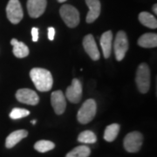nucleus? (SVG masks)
Listing matches in <instances>:
<instances>
[{"label": "nucleus", "instance_id": "nucleus-11", "mask_svg": "<svg viewBox=\"0 0 157 157\" xmlns=\"http://www.w3.org/2000/svg\"><path fill=\"white\" fill-rule=\"evenodd\" d=\"M51 103L53 107L54 112L57 114H62L66 110L67 107V101H66V97L63 94L62 91L58 90L52 94L51 95Z\"/></svg>", "mask_w": 157, "mask_h": 157}, {"label": "nucleus", "instance_id": "nucleus-3", "mask_svg": "<svg viewBox=\"0 0 157 157\" xmlns=\"http://www.w3.org/2000/svg\"><path fill=\"white\" fill-rule=\"evenodd\" d=\"M97 106L96 102L93 99L86 100L78 110L77 120L81 124H87L90 122L96 114Z\"/></svg>", "mask_w": 157, "mask_h": 157}, {"label": "nucleus", "instance_id": "nucleus-22", "mask_svg": "<svg viewBox=\"0 0 157 157\" xmlns=\"http://www.w3.org/2000/svg\"><path fill=\"white\" fill-rule=\"evenodd\" d=\"M55 147V144L50 140H39L34 144V148L39 153H45L53 149Z\"/></svg>", "mask_w": 157, "mask_h": 157}, {"label": "nucleus", "instance_id": "nucleus-28", "mask_svg": "<svg viewBox=\"0 0 157 157\" xmlns=\"http://www.w3.org/2000/svg\"><path fill=\"white\" fill-rule=\"evenodd\" d=\"M36 122H37L36 121H32V123L33 124V125H34V124H36Z\"/></svg>", "mask_w": 157, "mask_h": 157}, {"label": "nucleus", "instance_id": "nucleus-1", "mask_svg": "<svg viewBox=\"0 0 157 157\" xmlns=\"http://www.w3.org/2000/svg\"><path fill=\"white\" fill-rule=\"evenodd\" d=\"M30 77L36 88L40 92H48L52 89L53 78L48 70L44 68H33L30 72Z\"/></svg>", "mask_w": 157, "mask_h": 157}, {"label": "nucleus", "instance_id": "nucleus-4", "mask_svg": "<svg viewBox=\"0 0 157 157\" xmlns=\"http://www.w3.org/2000/svg\"><path fill=\"white\" fill-rule=\"evenodd\" d=\"M60 16L63 21L70 28L76 27L79 23V13L78 10L70 5H64L60 8Z\"/></svg>", "mask_w": 157, "mask_h": 157}, {"label": "nucleus", "instance_id": "nucleus-20", "mask_svg": "<svg viewBox=\"0 0 157 157\" xmlns=\"http://www.w3.org/2000/svg\"><path fill=\"white\" fill-rule=\"evenodd\" d=\"M91 154V149L87 146L81 145L70 151L66 157H88Z\"/></svg>", "mask_w": 157, "mask_h": 157}, {"label": "nucleus", "instance_id": "nucleus-6", "mask_svg": "<svg viewBox=\"0 0 157 157\" xmlns=\"http://www.w3.org/2000/svg\"><path fill=\"white\" fill-rule=\"evenodd\" d=\"M113 49H114V54L116 57V59L118 61H121L128 49V38L123 31H120L116 35L113 44Z\"/></svg>", "mask_w": 157, "mask_h": 157}, {"label": "nucleus", "instance_id": "nucleus-14", "mask_svg": "<svg viewBox=\"0 0 157 157\" xmlns=\"http://www.w3.org/2000/svg\"><path fill=\"white\" fill-rule=\"evenodd\" d=\"M28 135V132L26 130L20 129L12 132L11 134L7 136L6 140V147L7 148H11L15 145H17V143L23 140L24 138H25Z\"/></svg>", "mask_w": 157, "mask_h": 157}, {"label": "nucleus", "instance_id": "nucleus-2", "mask_svg": "<svg viewBox=\"0 0 157 157\" xmlns=\"http://www.w3.org/2000/svg\"><path fill=\"white\" fill-rule=\"evenodd\" d=\"M138 90L141 94H146L150 87V70L148 66L142 63L138 67L135 78Z\"/></svg>", "mask_w": 157, "mask_h": 157}, {"label": "nucleus", "instance_id": "nucleus-19", "mask_svg": "<svg viewBox=\"0 0 157 157\" xmlns=\"http://www.w3.org/2000/svg\"><path fill=\"white\" fill-rule=\"evenodd\" d=\"M120 131V125L117 123H113L107 126L105 132H104V139L108 142H112L116 139Z\"/></svg>", "mask_w": 157, "mask_h": 157}, {"label": "nucleus", "instance_id": "nucleus-5", "mask_svg": "<svg viewBox=\"0 0 157 157\" xmlns=\"http://www.w3.org/2000/svg\"><path fill=\"white\" fill-rule=\"evenodd\" d=\"M143 142V135L140 132L134 131L124 138V148L129 153H136L140 149Z\"/></svg>", "mask_w": 157, "mask_h": 157}, {"label": "nucleus", "instance_id": "nucleus-9", "mask_svg": "<svg viewBox=\"0 0 157 157\" xmlns=\"http://www.w3.org/2000/svg\"><path fill=\"white\" fill-rule=\"evenodd\" d=\"M67 100L72 103H78L82 98V84L77 79L73 78L71 86H69L66 92Z\"/></svg>", "mask_w": 157, "mask_h": 157}, {"label": "nucleus", "instance_id": "nucleus-7", "mask_svg": "<svg viewBox=\"0 0 157 157\" xmlns=\"http://www.w3.org/2000/svg\"><path fill=\"white\" fill-rule=\"evenodd\" d=\"M6 15L10 22L17 25L22 20L23 10L21 4L18 0H10L6 6Z\"/></svg>", "mask_w": 157, "mask_h": 157}, {"label": "nucleus", "instance_id": "nucleus-13", "mask_svg": "<svg viewBox=\"0 0 157 157\" xmlns=\"http://www.w3.org/2000/svg\"><path fill=\"white\" fill-rule=\"evenodd\" d=\"M86 4L89 8L86 15V22L88 24L94 22L101 13V3L100 0H86Z\"/></svg>", "mask_w": 157, "mask_h": 157}, {"label": "nucleus", "instance_id": "nucleus-23", "mask_svg": "<svg viewBox=\"0 0 157 157\" xmlns=\"http://www.w3.org/2000/svg\"><path fill=\"white\" fill-rule=\"evenodd\" d=\"M30 114V111L25 109V108H19V107H16L13 108L11 110V113H10V118L12 120H18L21 118L26 117Z\"/></svg>", "mask_w": 157, "mask_h": 157}, {"label": "nucleus", "instance_id": "nucleus-8", "mask_svg": "<svg viewBox=\"0 0 157 157\" xmlns=\"http://www.w3.org/2000/svg\"><path fill=\"white\" fill-rule=\"evenodd\" d=\"M16 99L21 103L31 105V106L37 105L39 101V97L38 94L34 91L28 88L17 90L16 93Z\"/></svg>", "mask_w": 157, "mask_h": 157}, {"label": "nucleus", "instance_id": "nucleus-10", "mask_svg": "<svg viewBox=\"0 0 157 157\" xmlns=\"http://www.w3.org/2000/svg\"><path fill=\"white\" fill-rule=\"evenodd\" d=\"M47 5L46 0H27V10L31 17H40L45 11Z\"/></svg>", "mask_w": 157, "mask_h": 157}, {"label": "nucleus", "instance_id": "nucleus-16", "mask_svg": "<svg viewBox=\"0 0 157 157\" xmlns=\"http://www.w3.org/2000/svg\"><path fill=\"white\" fill-rule=\"evenodd\" d=\"M11 45L13 46V54L17 58L22 59L29 55V48L27 45L23 42L17 41L16 39H12L11 40Z\"/></svg>", "mask_w": 157, "mask_h": 157}, {"label": "nucleus", "instance_id": "nucleus-12", "mask_svg": "<svg viewBox=\"0 0 157 157\" xmlns=\"http://www.w3.org/2000/svg\"><path fill=\"white\" fill-rule=\"evenodd\" d=\"M83 46L86 53L93 60H98L100 59V52L92 34H88L83 39Z\"/></svg>", "mask_w": 157, "mask_h": 157}, {"label": "nucleus", "instance_id": "nucleus-21", "mask_svg": "<svg viewBox=\"0 0 157 157\" xmlns=\"http://www.w3.org/2000/svg\"><path fill=\"white\" fill-rule=\"evenodd\" d=\"M78 140L81 143H86V144H93L95 143L97 140L95 134L90 130H86L80 133L78 137Z\"/></svg>", "mask_w": 157, "mask_h": 157}, {"label": "nucleus", "instance_id": "nucleus-26", "mask_svg": "<svg viewBox=\"0 0 157 157\" xmlns=\"http://www.w3.org/2000/svg\"><path fill=\"white\" fill-rule=\"evenodd\" d=\"M153 11H155V14H157V5L155 4L154 7H153Z\"/></svg>", "mask_w": 157, "mask_h": 157}, {"label": "nucleus", "instance_id": "nucleus-17", "mask_svg": "<svg viewBox=\"0 0 157 157\" xmlns=\"http://www.w3.org/2000/svg\"><path fill=\"white\" fill-rule=\"evenodd\" d=\"M138 45L144 48H153L157 46L156 33H145L138 39Z\"/></svg>", "mask_w": 157, "mask_h": 157}, {"label": "nucleus", "instance_id": "nucleus-18", "mask_svg": "<svg viewBox=\"0 0 157 157\" xmlns=\"http://www.w3.org/2000/svg\"><path fill=\"white\" fill-rule=\"evenodd\" d=\"M140 22L147 27L150 29H155L157 27L156 17L147 11H142L139 14Z\"/></svg>", "mask_w": 157, "mask_h": 157}, {"label": "nucleus", "instance_id": "nucleus-24", "mask_svg": "<svg viewBox=\"0 0 157 157\" xmlns=\"http://www.w3.org/2000/svg\"><path fill=\"white\" fill-rule=\"evenodd\" d=\"M32 36H33V41L37 42L39 39V29L37 27H33L32 29Z\"/></svg>", "mask_w": 157, "mask_h": 157}, {"label": "nucleus", "instance_id": "nucleus-15", "mask_svg": "<svg viewBox=\"0 0 157 157\" xmlns=\"http://www.w3.org/2000/svg\"><path fill=\"white\" fill-rule=\"evenodd\" d=\"M113 33L111 31H107L102 34L101 38V46L102 48L103 55L106 59H108L112 51Z\"/></svg>", "mask_w": 157, "mask_h": 157}, {"label": "nucleus", "instance_id": "nucleus-27", "mask_svg": "<svg viewBox=\"0 0 157 157\" xmlns=\"http://www.w3.org/2000/svg\"><path fill=\"white\" fill-rule=\"evenodd\" d=\"M58 1H59V3H64V2H66L67 0H58Z\"/></svg>", "mask_w": 157, "mask_h": 157}, {"label": "nucleus", "instance_id": "nucleus-25", "mask_svg": "<svg viewBox=\"0 0 157 157\" xmlns=\"http://www.w3.org/2000/svg\"><path fill=\"white\" fill-rule=\"evenodd\" d=\"M55 36V29L53 27H49L48 28V39L50 40H53Z\"/></svg>", "mask_w": 157, "mask_h": 157}]
</instances>
